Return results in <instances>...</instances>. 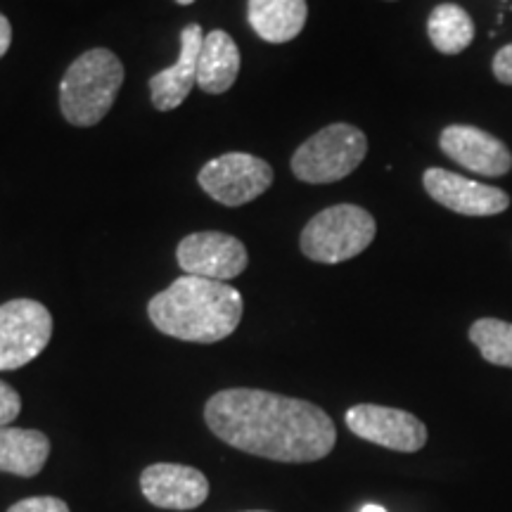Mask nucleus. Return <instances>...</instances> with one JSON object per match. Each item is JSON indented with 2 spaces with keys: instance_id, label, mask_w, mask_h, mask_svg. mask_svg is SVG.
<instances>
[{
  "instance_id": "obj_1",
  "label": "nucleus",
  "mask_w": 512,
  "mask_h": 512,
  "mask_svg": "<svg viewBox=\"0 0 512 512\" xmlns=\"http://www.w3.org/2000/svg\"><path fill=\"white\" fill-rule=\"evenodd\" d=\"M209 430L228 446L278 463H316L335 448V422L316 403L264 389H223L204 406Z\"/></svg>"
},
{
  "instance_id": "obj_2",
  "label": "nucleus",
  "mask_w": 512,
  "mask_h": 512,
  "mask_svg": "<svg viewBox=\"0 0 512 512\" xmlns=\"http://www.w3.org/2000/svg\"><path fill=\"white\" fill-rule=\"evenodd\" d=\"M242 309V294L235 287L185 273L147 304L159 332L197 344H214L233 335Z\"/></svg>"
},
{
  "instance_id": "obj_3",
  "label": "nucleus",
  "mask_w": 512,
  "mask_h": 512,
  "mask_svg": "<svg viewBox=\"0 0 512 512\" xmlns=\"http://www.w3.org/2000/svg\"><path fill=\"white\" fill-rule=\"evenodd\" d=\"M124 83V64L112 50L93 48L69 64L60 86L62 117L72 126H95L112 110Z\"/></svg>"
},
{
  "instance_id": "obj_4",
  "label": "nucleus",
  "mask_w": 512,
  "mask_h": 512,
  "mask_svg": "<svg viewBox=\"0 0 512 512\" xmlns=\"http://www.w3.org/2000/svg\"><path fill=\"white\" fill-rule=\"evenodd\" d=\"M373 214L356 204H335L323 209L302 230V252L316 264H342L366 252L375 240Z\"/></svg>"
},
{
  "instance_id": "obj_5",
  "label": "nucleus",
  "mask_w": 512,
  "mask_h": 512,
  "mask_svg": "<svg viewBox=\"0 0 512 512\" xmlns=\"http://www.w3.org/2000/svg\"><path fill=\"white\" fill-rule=\"evenodd\" d=\"M368 155V138L351 124H330L297 147L292 174L304 183H337L354 174Z\"/></svg>"
},
{
  "instance_id": "obj_6",
  "label": "nucleus",
  "mask_w": 512,
  "mask_h": 512,
  "mask_svg": "<svg viewBox=\"0 0 512 512\" xmlns=\"http://www.w3.org/2000/svg\"><path fill=\"white\" fill-rule=\"evenodd\" d=\"M53 337V316L34 299L0 306V370H17L43 354Z\"/></svg>"
},
{
  "instance_id": "obj_7",
  "label": "nucleus",
  "mask_w": 512,
  "mask_h": 512,
  "mask_svg": "<svg viewBox=\"0 0 512 512\" xmlns=\"http://www.w3.org/2000/svg\"><path fill=\"white\" fill-rule=\"evenodd\" d=\"M197 181L211 200L223 207H242L271 188L273 169L247 152H228L204 164Z\"/></svg>"
},
{
  "instance_id": "obj_8",
  "label": "nucleus",
  "mask_w": 512,
  "mask_h": 512,
  "mask_svg": "<svg viewBox=\"0 0 512 512\" xmlns=\"http://www.w3.org/2000/svg\"><path fill=\"white\" fill-rule=\"evenodd\" d=\"M176 259L185 275L219 280V283L238 278L249 264L245 245L219 230H202L183 238L176 249Z\"/></svg>"
},
{
  "instance_id": "obj_9",
  "label": "nucleus",
  "mask_w": 512,
  "mask_h": 512,
  "mask_svg": "<svg viewBox=\"0 0 512 512\" xmlns=\"http://www.w3.org/2000/svg\"><path fill=\"white\" fill-rule=\"evenodd\" d=\"M347 427L356 437L399 453H415L427 444L425 422L401 408L361 403L347 411Z\"/></svg>"
},
{
  "instance_id": "obj_10",
  "label": "nucleus",
  "mask_w": 512,
  "mask_h": 512,
  "mask_svg": "<svg viewBox=\"0 0 512 512\" xmlns=\"http://www.w3.org/2000/svg\"><path fill=\"white\" fill-rule=\"evenodd\" d=\"M439 147L448 159L477 176L501 178L512 171L510 147L477 126H446L439 136Z\"/></svg>"
},
{
  "instance_id": "obj_11",
  "label": "nucleus",
  "mask_w": 512,
  "mask_h": 512,
  "mask_svg": "<svg viewBox=\"0 0 512 512\" xmlns=\"http://www.w3.org/2000/svg\"><path fill=\"white\" fill-rule=\"evenodd\" d=\"M422 185L434 202L463 216H496L510 207V195L505 190L446 169H427Z\"/></svg>"
},
{
  "instance_id": "obj_12",
  "label": "nucleus",
  "mask_w": 512,
  "mask_h": 512,
  "mask_svg": "<svg viewBox=\"0 0 512 512\" xmlns=\"http://www.w3.org/2000/svg\"><path fill=\"white\" fill-rule=\"evenodd\" d=\"M140 489L152 505L164 510H195L207 501L209 479L190 465L157 463L145 467Z\"/></svg>"
},
{
  "instance_id": "obj_13",
  "label": "nucleus",
  "mask_w": 512,
  "mask_h": 512,
  "mask_svg": "<svg viewBox=\"0 0 512 512\" xmlns=\"http://www.w3.org/2000/svg\"><path fill=\"white\" fill-rule=\"evenodd\" d=\"M202 43L204 34L200 24H188L181 31V55H178V60L150 79L152 105L159 112L176 110L190 95L192 86L197 83V62H200Z\"/></svg>"
},
{
  "instance_id": "obj_14",
  "label": "nucleus",
  "mask_w": 512,
  "mask_h": 512,
  "mask_svg": "<svg viewBox=\"0 0 512 512\" xmlns=\"http://www.w3.org/2000/svg\"><path fill=\"white\" fill-rule=\"evenodd\" d=\"M240 64L242 57L233 36L221 29L209 31L204 34L200 62H197V86L209 95L230 91L240 74Z\"/></svg>"
},
{
  "instance_id": "obj_15",
  "label": "nucleus",
  "mask_w": 512,
  "mask_h": 512,
  "mask_svg": "<svg viewBox=\"0 0 512 512\" xmlns=\"http://www.w3.org/2000/svg\"><path fill=\"white\" fill-rule=\"evenodd\" d=\"M309 5L306 0H249L247 19L268 43H287L302 34Z\"/></svg>"
},
{
  "instance_id": "obj_16",
  "label": "nucleus",
  "mask_w": 512,
  "mask_h": 512,
  "mask_svg": "<svg viewBox=\"0 0 512 512\" xmlns=\"http://www.w3.org/2000/svg\"><path fill=\"white\" fill-rule=\"evenodd\" d=\"M50 456V439L38 430L0 427V472L36 477Z\"/></svg>"
},
{
  "instance_id": "obj_17",
  "label": "nucleus",
  "mask_w": 512,
  "mask_h": 512,
  "mask_svg": "<svg viewBox=\"0 0 512 512\" xmlns=\"http://www.w3.org/2000/svg\"><path fill=\"white\" fill-rule=\"evenodd\" d=\"M427 36L441 55H460L475 41V22L456 3H441L427 19Z\"/></svg>"
},
{
  "instance_id": "obj_18",
  "label": "nucleus",
  "mask_w": 512,
  "mask_h": 512,
  "mask_svg": "<svg viewBox=\"0 0 512 512\" xmlns=\"http://www.w3.org/2000/svg\"><path fill=\"white\" fill-rule=\"evenodd\" d=\"M470 342L486 363L512 368V323L498 318H479L470 328Z\"/></svg>"
},
{
  "instance_id": "obj_19",
  "label": "nucleus",
  "mask_w": 512,
  "mask_h": 512,
  "mask_svg": "<svg viewBox=\"0 0 512 512\" xmlns=\"http://www.w3.org/2000/svg\"><path fill=\"white\" fill-rule=\"evenodd\" d=\"M8 512H69V505L55 496H34L15 503Z\"/></svg>"
},
{
  "instance_id": "obj_20",
  "label": "nucleus",
  "mask_w": 512,
  "mask_h": 512,
  "mask_svg": "<svg viewBox=\"0 0 512 512\" xmlns=\"http://www.w3.org/2000/svg\"><path fill=\"white\" fill-rule=\"evenodd\" d=\"M22 411V399L10 384L0 380V427H10Z\"/></svg>"
},
{
  "instance_id": "obj_21",
  "label": "nucleus",
  "mask_w": 512,
  "mask_h": 512,
  "mask_svg": "<svg viewBox=\"0 0 512 512\" xmlns=\"http://www.w3.org/2000/svg\"><path fill=\"white\" fill-rule=\"evenodd\" d=\"M491 69H494L496 81H501L503 86H512V43L498 50Z\"/></svg>"
},
{
  "instance_id": "obj_22",
  "label": "nucleus",
  "mask_w": 512,
  "mask_h": 512,
  "mask_svg": "<svg viewBox=\"0 0 512 512\" xmlns=\"http://www.w3.org/2000/svg\"><path fill=\"white\" fill-rule=\"evenodd\" d=\"M10 43H12V27L8 22V17L0 12V57L10 50Z\"/></svg>"
},
{
  "instance_id": "obj_23",
  "label": "nucleus",
  "mask_w": 512,
  "mask_h": 512,
  "mask_svg": "<svg viewBox=\"0 0 512 512\" xmlns=\"http://www.w3.org/2000/svg\"><path fill=\"white\" fill-rule=\"evenodd\" d=\"M361 512H387L382 508V505H363Z\"/></svg>"
},
{
  "instance_id": "obj_24",
  "label": "nucleus",
  "mask_w": 512,
  "mask_h": 512,
  "mask_svg": "<svg viewBox=\"0 0 512 512\" xmlns=\"http://www.w3.org/2000/svg\"><path fill=\"white\" fill-rule=\"evenodd\" d=\"M176 3L178 5H192V3H195V0H176Z\"/></svg>"
},
{
  "instance_id": "obj_25",
  "label": "nucleus",
  "mask_w": 512,
  "mask_h": 512,
  "mask_svg": "<svg viewBox=\"0 0 512 512\" xmlns=\"http://www.w3.org/2000/svg\"><path fill=\"white\" fill-rule=\"evenodd\" d=\"M252 512H266V510H252Z\"/></svg>"
}]
</instances>
